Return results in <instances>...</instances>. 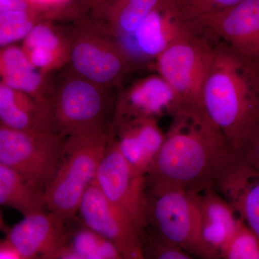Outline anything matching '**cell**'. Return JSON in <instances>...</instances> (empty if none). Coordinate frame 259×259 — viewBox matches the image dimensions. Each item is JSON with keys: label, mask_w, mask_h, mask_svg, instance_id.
Wrapping results in <instances>:
<instances>
[{"label": "cell", "mask_w": 259, "mask_h": 259, "mask_svg": "<svg viewBox=\"0 0 259 259\" xmlns=\"http://www.w3.org/2000/svg\"><path fill=\"white\" fill-rule=\"evenodd\" d=\"M164 141L146 175L147 190L213 187L236 150L204 111L180 110L172 116Z\"/></svg>", "instance_id": "1"}, {"label": "cell", "mask_w": 259, "mask_h": 259, "mask_svg": "<svg viewBox=\"0 0 259 259\" xmlns=\"http://www.w3.org/2000/svg\"><path fill=\"white\" fill-rule=\"evenodd\" d=\"M258 76L221 44L214 51L204 83V112L235 150L259 122Z\"/></svg>", "instance_id": "2"}, {"label": "cell", "mask_w": 259, "mask_h": 259, "mask_svg": "<svg viewBox=\"0 0 259 259\" xmlns=\"http://www.w3.org/2000/svg\"><path fill=\"white\" fill-rule=\"evenodd\" d=\"M111 134L112 129L100 128L66 137L57 169L45 192L47 209L67 221L76 216Z\"/></svg>", "instance_id": "3"}, {"label": "cell", "mask_w": 259, "mask_h": 259, "mask_svg": "<svg viewBox=\"0 0 259 259\" xmlns=\"http://www.w3.org/2000/svg\"><path fill=\"white\" fill-rule=\"evenodd\" d=\"M217 45L205 28L174 42L155 59L158 74L175 92L178 111H204V85Z\"/></svg>", "instance_id": "4"}, {"label": "cell", "mask_w": 259, "mask_h": 259, "mask_svg": "<svg viewBox=\"0 0 259 259\" xmlns=\"http://www.w3.org/2000/svg\"><path fill=\"white\" fill-rule=\"evenodd\" d=\"M65 139L54 131L14 129L0 123V163L45 194L57 169Z\"/></svg>", "instance_id": "5"}, {"label": "cell", "mask_w": 259, "mask_h": 259, "mask_svg": "<svg viewBox=\"0 0 259 259\" xmlns=\"http://www.w3.org/2000/svg\"><path fill=\"white\" fill-rule=\"evenodd\" d=\"M199 14L186 0H166L119 44L131 61L153 59L174 42L202 31Z\"/></svg>", "instance_id": "6"}, {"label": "cell", "mask_w": 259, "mask_h": 259, "mask_svg": "<svg viewBox=\"0 0 259 259\" xmlns=\"http://www.w3.org/2000/svg\"><path fill=\"white\" fill-rule=\"evenodd\" d=\"M109 89L78 74L65 79L51 100L56 131L67 137L93 130L112 129L105 124L111 105Z\"/></svg>", "instance_id": "7"}, {"label": "cell", "mask_w": 259, "mask_h": 259, "mask_svg": "<svg viewBox=\"0 0 259 259\" xmlns=\"http://www.w3.org/2000/svg\"><path fill=\"white\" fill-rule=\"evenodd\" d=\"M146 221L163 236L203 258L199 235V209L194 192L182 188L147 190Z\"/></svg>", "instance_id": "8"}, {"label": "cell", "mask_w": 259, "mask_h": 259, "mask_svg": "<svg viewBox=\"0 0 259 259\" xmlns=\"http://www.w3.org/2000/svg\"><path fill=\"white\" fill-rule=\"evenodd\" d=\"M95 181L107 199L132 221L142 238L148 227L146 177L136 173L130 166L112 134Z\"/></svg>", "instance_id": "9"}, {"label": "cell", "mask_w": 259, "mask_h": 259, "mask_svg": "<svg viewBox=\"0 0 259 259\" xmlns=\"http://www.w3.org/2000/svg\"><path fill=\"white\" fill-rule=\"evenodd\" d=\"M199 18L218 44L259 76V0H244Z\"/></svg>", "instance_id": "10"}, {"label": "cell", "mask_w": 259, "mask_h": 259, "mask_svg": "<svg viewBox=\"0 0 259 259\" xmlns=\"http://www.w3.org/2000/svg\"><path fill=\"white\" fill-rule=\"evenodd\" d=\"M69 45V61L76 74L105 88L119 84L133 65L113 37L80 32Z\"/></svg>", "instance_id": "11"}, {"label": "cell", "mask_w": 259, "mask_h": 259, "mask_svg": "<svg viewBox=\"0 0 259 259\" xmlns=\"http://www.w3.org/2000/svg\"><path fill=\"white\" fill-rule=\"evenodd\" d=\"M78 213L84 226L111 241L122 258L143 259L139 231L125 213L104 195L95 181L85 192Z\"/></svg>", "instance_id": "12"}, {"label": "cell", "mask_w": 259, "mask_h": 259, "mask_svg": "<svg viewBox=\"0 0 259 259\" xmlns=\"http://www.w3.org/2000/svg\"><path fill=\"white\" fill-rule=\"evenodd\" d=\"M66 221L51 211L31 213L8 228L5 232L6 238L23 259L58 258L69 242L70 233L65 226Z\"/></svg>", "instance_id": "13"}, {"label": "cell", "mask_w": 259, "mask_h": 259, "mask_svg": "<svg viewBox=\"0 0 259 259\" xmlns=\"http://www.w3.org/2000/svg\"><path fill=\"white\" fill-rule=\"evenodd\" d=\"M213 187L259 237V171L236 150L218 172Z\"/></svg>", "instance_id": "14"}, {"label": "cell", "mask_w": 259, "mask_h": 259, "mask_svg": "<svg viewBox=\"0 0 259 259\" xmlns=\"http://www.w3.org/2000/svg\"><path fill=\"white\" fill-rule=\"evenodd\" d=\"M176 95L160 74L138 80L120 94L117 99L113 122L135 119L159 120L166 115L178 112Z\"/></svg>", "instance_id": "15"}, {"label": "cell", "mask_w": 259, "mask_h": 259, "mask_svg": "<svg viewBox=\"0 0 259 259\" xmlns=\"http://www.w3.org/2000/svg\"><path fill=\"white\" fill-rule=\"evenodd\" d=\"M199 209V235L203 259H219L242 218L213 187L194 192Z\"/></svg>", "instance_id": "16"}, {"label": "cell", "mask_w": 259, "mask_h": 259, "mask_svg": "<svg viewBox=\"0 0 259 259\" xmlns=\"http://www.w3.org/2000/svg\"><path fill=\"white\" fill-rule=\"evenodd\" d=\"M112 134L117 148L136 173L147 175L164 141L165 134L153 118L115 121Z\"/></svg>", "instance_id": "17"}, {"label": "cell", "mask_w": 259, "mask_h": 259, "mask_svg": "<svg viewBox=\"0 0 259 259\" xmlns=\"http://www.w3.org/2000/svg\"><path fill=\"white\" fill-rule=\"evenodd\" d=\"M0 123L18 130L57 132L51 104L0 82Z\"/></svg>", "instance_id": "18"}, {"label": "cell", "mask_w": 259, "mask_h": 259, "mask_svg": "<svg viewBox=\"0 0 259 259\" xmlns=\"http://www.w3.org/2000/svg\"><path fill=\"white\" fill-rule=\"evenodd\" d=\"M1 82L33 97L37 101L51 104L53 94L42 74L29 61L22 48L0 49Z\"/></svg>", "instance_id": "19"}, {"label": "cell", "mask_w": 259, "mask_h": 259, "mask_svg": "<svg viewBox=\"0 0 259 259\" xmlns=\"http://www.w3.org/2000/svg\"><path fill=\"white\" fill-rule=\"evenodd\" d=\"M22 49L29 61L47 75L69 61V42H66L49 25L39 23L24 39Z\"/></svg>", "instance_id": "20"}, {"label": "cell", "mask_w": 259, "mask_h": 259, "mask_svg": "<svg viewBox=\"0 0 259 259\" xmlns=\"http://www.w3.org/2000/svg\"><path fill=\"white\" fill-rule=\"evenodd\" d=\"M0 206L24 216L47 209L45 194L32 188L19 174L0 163Z\"/></svg>", "instance_id": "21"}, {"label": "cell", "mask_w": 259, "mask_h": 259, "mask_svg": "<svg viewBox=\"0 0 259 259\" xmlns=\"http://www.w3.org/2000/svg\"><path fill=\"white\" fill-rule=\"evenodd\" d=\"M166 0H116L105 12L108 33L117 42L132 35L153 10Z\"/></svg>", "instance_id": "22"}, {"label": "cell", "mask_w": 259, "mask_h": 259, "mask_svg": "<svg viewBox=\"0 0 259 259\" xmlns=\"http://www.w3.org/2000/svg\"><path fill=\"white\" fill-rule=\"evenodd\" d=\"M66 259H122L111 241L84 226L70 234L64 252Z\"/></svg>", "instance_id": "23"}, {"label": "cell", "mask_w": 259, "mask_h": 259, "mask_svg": "<svg viewBox=\"0 0 259 259\" xmlns=\"http://www.w3.org/2000/svg\"><path fill=\"white\" fill-rule=\"evenodd\" d=\"M37 15L32 10L0 13V47L24 40L36 25Z\"/></svg>", "instance_id": "24"}, {"label": "cell", "mask_w": 259, "mask_h": 259, "mask_svg": "<svg viewBox=\"0 0 259 259\" xmlns=\"http://www.w3.org/2000/svg\"><path fill=\"white\" fill-rule=\"evenodd\" d=\"M220 259H259V237L242 220Z\"/></svg>", "instance_id": "25"}, {"label": "cell", "mask_w": 259, "mask_h": 259, "mask_svg": "<svg viewBox=\"0 0 259 259\" xmlns=\"http://www.w3.org/2000/svg\"><path fill=\"white\" fill-rule=\"evenodd\" d=\"M143 258L192 259L193 256L176 243L148 226L141 238Z\"/></svg>", "instance_id": "26"}, {"label": "cell", "mask_w": 259, "mask_h": 259, "mask_svg": "<svg viewBox=\"0 0 259 259\" xmlns=\"http://www.w3.org/2000/svg\"><path fill=\"white\" fill-rule=\"evenodd\" d=\"M236 151L259 171V122L252 127Z\"/></svg>", "instance_id": "27"}, {"label": "cell", "mask_w": 259, "mask_h": 259, "mask_svg": "<svg viewBox=\"0 0 259 259\" xmlns=\"http://www.w3.org/2000/svg\"><path fill=\"white\" fill-rule=\"evenodd\" d=\"M198 14L216 13L228 9L244 0H186Z\"/></svg>", "instance_id": "28"}, {"label": "cell", "mask_w": 259, "mask_h": 259, "mask_svg": "<svg viewBox=\"0 0 259 259\" xmlns=\"http://www.w3.org/2000/svg\"><path fill=\"white\" fill-rule=\"evenodd\" d=\"M30 8L35 13L49 11L54 8H59L66 4L69 0H26Z\"/></svg>", "instance_id": "29"}, {"label": "cell", "mask_w": 259, "mask_h": 259, "mask_svg": "<svg viewBox=\"0 0 259 259\" xmlns=\"http://www.w3.org/2000/svg\"><path fill=\"white\" fill-rule=\"evenodd\" d=\"M13 10L33 11L26 0H0V13L13 11Z\"/></svg>", "instance_id": "30"}, {"label": "cell", "mask_w": 259, "mask_h": 259, "mask_svg": "<svg viewBox=\"0 0 259 259\" xmlns=\"http://www.w3.org/2000/svg\"><path fill=\"white\" fill-rule=\"evenodd\" d=\"M0 259H23L11 242L5 238L0 241Z\"/></svg>", "instance_id": "31"}, {"label": "cell", "mask_w": 259, "mask_h": 259, "mask_svg": "<svg viewBox=\"0 0 259 259\" xmlns=\"http://www.w3.org/2000/svg\"><path fill=\"white\" fill-rule=\"evenodd\" d=\"M96 4L102 7V9L107 11V9L116 1V0H93Z\"/></svg>", "instance_id": "32"}, {"label": "cell", "mask_w": 259, "mask_h": 259, "mask_svg": "<svg viewBox=\"0 0 259 259\" xmlns=\"http://www.w3.org/2000/svg\"><path fill=\"white\" fill-rule=\"evenodd\" d=\"M8 228H9V227L7 226L6 223L5 222L4 218H3V214H2L1 212H0V231H4L5 233L7 230L8 229Z\"/></svg>", "instance_id": "33"}, {"label": "cell", "mask_w": 259, "mask_h": 259, "mask_svg": "<svg viewBox=\"0 0 259 259\" xmlns=\"http://www.w3.org/2000/svg\"><path fill=\"white\" fill-rule=\"evenodd\" d=\"M258 97H259V78H258Z\"/></svg>", "instance_id": "34"}]
</instances>
